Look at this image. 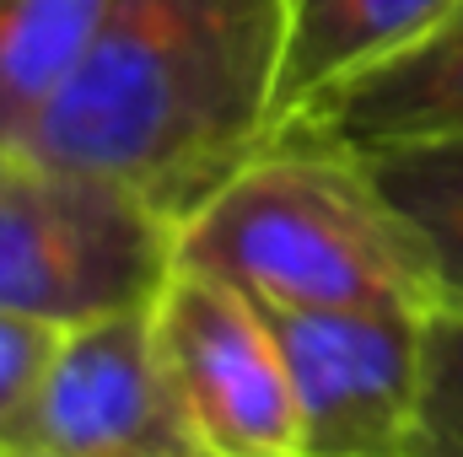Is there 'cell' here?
Returning <instances> with one entry per match:
<instances>
[{
  "label": "cell",
  "mask_w": 463,
  "mask_h": 457,
  "mask_svg": "<svg viewBox=\"0 0 463 457\" xmlns=\"http://www.w3.org/2000/svg\"><path fill=\"white\" fill-rule=\"evenodd\" d=\"M286 0H118L22 156L109 178L178 227L275 135Z\"/></svg>",
  "instance_id": "obj_1"
},
{
  "label": "cell",
  "mask_w": 463,
  "mask_h": 457,
  "mask_svg": "<svg viewBox=\"0 0 463 457\" xmlns=\"http://www.w3.org/2000/svg\"><path fill=\"white\" fill-rule=\"evenodd\" d=\"M178 258L291 312H437L442 280L350 151L269 140L184 221Z\"/></svg>",
  "instance_id": "obj_2"
},
{
  "label": "cell",
  "mask_w": 463,
  "mask_h": 457,
  "mask_svg": "<svg viewBox=\"0 0 463 457\" xmlns=\"http://www.w3.org/2000/svg\"><path fill=\"white\" fill-rule=\"evenodd\" d=\"M178 221L151 200L71 167L0 151V307L76 329L162 296Z\"/></svg>",
  "instance_id": "obj_3"
},
{
  "label": "cell",
  "mask_w": 463,
  "mask_h": 457,
  "mask_svg": "<svg viewBox=\"0 0 463 457\" xmlns=\"http://www.w3.org/2000/svg\"><path fill=\"white\" fill-rule=\"evenodd\" d=\"M173 387L216 457H302V409L269 312L178 258L151 302Z\"/></svg>",
  "instance_id": "obj_4"
},
{
  "label": "cell",
  "mask_w": 463,
  "mask_h": 457,
  "mask_svg": "<svg viewBox=\"0 0 463 457\" xmlns=\"http://www.w3.org/2000/svg\"><path fill=\"white\" fill-rule=\"evenodd\" d=\"M264 312L291 366L302 457H404L431 312Z\"/></svg>",
  "instance_id": "obj_5"
},
{
  "label": "cell",
  "mask_w": 463,
  "mask_h": 457,
  "mask_svg": "<svg viewBox=\"0 0 463 457\" xmlns=\"http://www.w3.org/2000/svg\"><path fill=\"white\" fill-rule=\"evenodd\" d=\"M33 447L60 457H216L173 387L151 302L60 334Z\"/></svg>",
  "instance_id": "obj_6"
},
{
  "label": "cell",
  "mask_w": 463,
  "mask_h": 457,
  "mask_svg": "<svg viewBox=\"0 0 463 457\" xmlns=\"http://www.w3.org/2000/svg\"><path fill=\"white\" fill-rule=\"evenodd\" d=\"M453 135H463V0L410 54L388 60L383 70H372V76L350 81L345 92L324 98L313 114L286 124L275 140L372 156V151L453 140Z\"/></svg>",
  "instance_id": "obj_7"
},
{
  "label": "cell",
  "mask_w": 463,
  "mask_h": 457,
  "mask_svg": "<svg viewBox=\"0 0 463 457\" xmlns=\"http://www.w3.org/2000/svg\"><path fill=\"white\" fill-rule=\"evenodd\" d=\"M458 0H286V43L275 76V135L350 81L383 70L431 38ZM269 135V140H275Z\"/></svg>",
  "instance_id": "obj_8"
},
{
  "label": "cell",
  "mask_w": 463,
  "mask_h": 457,
  "mask_svg": "<svg viewBox=\"0 0 463 457\" xmlns=\"http://www.w3.org/2000/svg\"><path fill=\"white\" fill-rule=\"evenodd\" d=\"M114 11L118 0H0V151L22 145Z\"/></svg>",
  "instance_id": "obj_9"
},
{
  "label": "cell",
  "mask_w": 463,
  "mask_h": 457,
  "mask_svg": "<svg viewBox=\"0 0 463 457\" xmlns=\"http://www.w3.org/2000/svg\"><path fill=\"white\" fill-rule=\"evenodd\" d=\"M361 162L404 210V221L420 231L442 280V302H463V135L372 151Z\"/></svg>",
  "instance_id": "obj_10"
},
{
  "label": "cell",
  "mask_w": 463,
  "mask_h": 457,
  "mask_svg": "<svg viewBox=\"0 0 463 457\" xmlns=\"http://www.w3.org/2000/svg\"><path fill=\"white\" fill-rule=\"evenodd\" d=\"M404 457H463V302H442L426 318L420 404Z\"/></svg>",
  "instance_id": "obj_11"
},
{
  "label": "cell",
  "mask_w": 463,
  "mask_h": 457,
  "mask_svg": "<svg viewBox=\"0 0 463 457\" xmlns=\"http://www.w3.org/2000/svg\"><path fill=\"white\" fill-rule=\"evenodd\" d=\"M60 334L65 329L0 307V447H33V425H38V404H43Z\"/></svg>",
  "instance_id": "obj_12"
},
{
  "label": "cell",
  "mask_w": 463,
  "mask_h": 457,
  "mask_svg": "<svg viewBox=\"0 0 463 457\" xmlns=\"http://www.w3.org/2000/svg\"><path fill=\"white\" fill-rule=\"evenodd\" d=\"M0 457H60V452H43V447H0Z\"/></svg>",
  "instance_id": "obj_13"
}]
</instances>
